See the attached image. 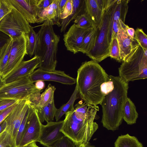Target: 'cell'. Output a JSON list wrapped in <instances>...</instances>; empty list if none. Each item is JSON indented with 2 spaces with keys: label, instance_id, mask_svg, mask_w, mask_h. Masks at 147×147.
<instances>
[{
  "label": "cell",
  "instance_id": "obj_1",
  "mask_svg": "<svg viewBox=\"0 0 147 147\" xmlns=\"http://www.w3.org/2000/svg\"><path fill=\"white\" fill-rule=\"evenodd\" d=\"M76 87L80 98L89 105L101 104L105 96L100 86L109 80V75L93 60L83 63L77 71Z\"/></svg>",
  "mask_w": 147,
  "mask_h": 147
},
{
  "label": "cell",
  "instance_id": "obj_2",
  "mask_svg": "<svg viewBox=\"0 0 147 147\" xmlns=\"http://www.w3.org/2000/svg\"><path fill=\"white\" fill-rule=\"evenodd\" d=\"M114 88L105 95L101 105L103 126L108 130L118 129L123 120V110L129 88L128 83L119 76L110 75Z\"/></svg>",
  "mask_w": 147,
  "mask_h": 147
},
{
  "label": "cell",
  "instance_id": "obj_3",
  "mask_svg": "<svg viewBox=\"0 0 147 147\" xmlns=\"http://www.w3.org/2000/svg\"><path fill=\"white\" fill-rule=\"evenodd\" d=\"M99 110L98 106L93 105L86 114L77 113L74 109L67 113L61 131L77 145L89 142L98 128L94 120Z\"/></svg>",
  "mask_w": 147,
  "mask_h": 147
},
{
  "label": "cell",
  "instance_id": "obj_4",
  "mask_svg": "<svg viewBox=\"0 0 147 147\" xmlns=\"http://www.w3.org/2000/svg\"><path fill=\"white\" fill-rule=\"evenodd\" d=\"M51 20H47L40 26L38 42L34 55L39 57L38 67L45 71L55 70L57 63V55L59 36L55 32Z\"/></svg>",
  "mask_w": 147,
  "mask_h": 147
},
{
  "label": "cell",
  "instance_id": "obj_5",
  "mask_svg": "<svg viewBox=\"0 0 147 147\" xmlns=\"http://www.w3.org/2000/svg\"><path fill=\"white\" fill-rule=\"evenodd\" d=\"M117 0H107L103 10L102 22L97 28V36L94 48L86 55L92 60L100 62L109 57L111 41L110 29L111 18Z\"/></svg>",
  "mask_w": 147,
  "mask_h": 147
},
{
  "label": "cell",
  "instance_id": "obj_6",
  "mask_svg": "<svg viewBox=\"0 0 147 147\" xmlns=\"http://www.w3.org/2000/svg\"><path fill=\"white\" fill-rule=\"evenodd\" d=\"M119 76L128 83L147 78V49L134 40L132 50L119 68Z\"/></svg>",
  "mask_w": 147,
  "mask_h": 147
},
{
  "label": "cell",
  "instance_id": "obj_7",
  "mask_svg": "<svg viewBox=\"0 0 147 147\" xmlns=\"http://www.w3.org/2000/svg\"><path fill=\"white\" fill-rule=\"evenodd\" d=\"M41 92L31 82L29 76L26 77L3 84L0 87V100H27L33 96L40 94Z\"/></svg>",
  "mask_w": 147,
  "mask_h": 147
},
{
  "label": "cell",
  "instance_id": "obj_8",
  "mask_svg": "<svg viewBox=\"0 0 147 147\" xmlns=\"http://www.w3.org/2000/svg\"><path fill=\"white\" fill-rule=\"evenodd\" d=\"M30 26L23 16L13 7L0 22V32L13 39L28 33Z\"/></svg>",
  "mask_w": 147,
  "mask_h": 147
},
{
  "label": "cell",
  "instance_id": "obj_9",
  "mask_svg": "<svg viewBox=\"0 0 147 147\" xmlns=\"http://www.w3.org/2000/svg\"><path fill=\"white\" fill-rule=\"evenodd\" d=\"M42 124L36 109L29 106L26 124L17 147H22L38 142L40 137Z\"/></svg>",
  "mask_w": 147,
  "mask_h": 147
},
{
  "label": "cell",
  "instance_id": "obj_10",
  "mask_svg": "<svg viewBox=\"0 0 147 147\" xmlns=\"http://www.w3.org/2000/svg\"><path fill=\"white\" fill-rule=\"evenodd\" d=\"M12 39V46L8 61L0 74L2 79L15 69L23 61L25 56L27 55L25 34Z\"/></svg>",
  "mask_w": 147,
  "mask_h": 147
},
{
  "label": "cell",
  "instance_id": "obj_11",
  "mask_svg": "<svg viewBox=\"0 0 147 147\" xmlns=\"http://www.w3.org/2000/svg\"><path fill=\"white\" fill-rule=\"evenodd\" d=\"M29 107L26 100H19L4 120L6 123L5 130L11 135L15 142L18 129Z\"/></svg>",
  "mask_w": 147,
  "mask_h": 147
},
{
  "label": "cell",
  "instance_id": "obj_12",
  "mask_svg": "<svg viewBox=\"0 0 147 147\" xmlns=\"http://www.w3.org/2000/svg\"><path fill=\"white\" fill-rule=\"evenodd\" d=\"M32 83L38 81L57 82L62 84L71 85L76 83V79L66 74L64 71L55 70L47 71L38 68L29 76Z\"/></svg>",
  "mask_w": 147,
  "mask_h": 147
},
{
  "label": "cell",
  "instance_id": "obj_13",
  "mask_svg": "<svg viewBox=\"0 0 147 147\" xmlns=\"http://www.w3.org/2000/svg\"><path fill=\"white\" fill-rule=\"evenodd\" d=\"M63 120L47 123L42 125L41 133L38 142L44 146L49 147L65 136L61 131Z\"/></svg>",
  "mask_w": 147,
  "mask_h": 147
},
{
  "label": "cell",
  "instance_id": "obj_14",
  "mask_svg": "<svg viewBox=\"0 0 147 147\" xmlns=\"http://www.w3.org/2000/svg\"><path fill=\"white\" fill-rule=\"evenodd\" d=\"M92 28H82L74 24L63 35V40L67 50L74 54L79 52L80 47L85 36Z\"/></svg>",
  "mask_w": 147,
  "mask_h": 147
},
{
  "label": "cell",
  "instance_id": "obj_15",
  "mask_svg": "<svg viewBox=\"0 0 147 147\" xmlns=\"http://www.w3.org/2000/svg\"><path fill=\"white\" fill-rule=\"evenodd\" d=\"M39 63V57L35 55L30 60L23 61L11 73L2 79L3 81L7 84L29 76L38 67Z\"/></svg>",
  "mask_w": 147,
  "mask_h": 147
},
{
  "label": "cell",
  "instance_id": "obj_16",
  "mask_svg": "<svg viewBox=\"0 0 147 147\" xmlns=\"http://www.w3.org/2000/svg\"><path fill=\"white\" fill-rule=\"evenodd\" d=\"M129 0H117L112 14L110 26V34H117L121 26H125V21L128 8Z\"/></svg>",
  "mask_w": 147,
  "mask_h": 147
},
{
  "label": "cell",
  "instance_id": "obj_17",
  "mask_svg": "<svg viewBox=\"0 0 147 147\" xmlns=\"http://www.w3.org/2000/svg\"><path fill=\"white\" fill-rule=\"evenodd\" d=\"M13 8L18 11L29 23H36L38 0H9Z\"/></svg>",
  "mask_w": 147,
  "mask_h": 147
},
{
  "label": "cell",
  "instance_id": "obj_18",
  "mask_svg": "<svg viewBox=\"0 0 147 147\" xmlns=\"http://www.w3.org/2000/svg\"><path fill=\"white\" fill-rule=\"evenodd\" d=\"M128 26L125 25L119 28L117 34L120 50L121 61H123L131 51L134 40L128 35L126 29Z\"/></svg>",
  "mask_w": 147,
  "mask_h": 147
},
{
  "label": "cell",
  "instance_id": "obj_19",
  "mask_svg": "<svg viewBox=\"0 0 147 147\" xmlns=\"http://www.w3.org/2000/svg\"><path fill=\"white\" fill-rule=\"evenodd\" d=\"M58 0H53L49 6L38 11L36 23H40L49 20L53 22L54 25H57L59 27L61 26L58 7Z\"/></svg>",
  "mask_w": 147,
  "mask_h": 147
},
{
  "label": "cell",
  "instance_id": "obj_20",
  "mask_svg": "<svg viewBox=\"0 0 147 147\" xmlns=\"http://www.w3.org/2000/svg\"><path fill=\"white\" fill-rule=\"evenodd\" d=\"M85 11L89 16L94 26L99 28L102 22L103 11L99 7L96 0H85Z\"/></svg>",
  "mask_w": 147,
  "mask_h": 147
},
{
  "label": "cell",
  "instance_id": "obj_21",
  "mask_svg": "<svg viewBox=\"0 0 147 147\" xmlns=\"http://www.w3.org/2000/svg\"><path fill=\"white\" fill-rule=\"evenodd\" d=\"M73 9L71 14L66 18L61 20V32H64L71 22L78 16L86 13L85 11V0H72Z\"/></svg>",
  "mask_w": 147,
  "mask_h": 147
},
{
  "label": "cell",
  "instance_id": "obj_22",
  "mask_svg": "<svg viewBox=\"0 0 147 147\" xmlns=\"http://www.w3.org/2000/svg\"><path fill=\"white\" fill-rule=\"evenodd\" d=\"M138 114L134 104L127 97L123 110V119L128 125H132L136 123Z\"/></svg>",
  "mask_w": 147,
  "mask_h": 147
},
{
  "label": "cell",
  "instance_id": "obj_23",
  "mask_svg": "<svg viewBox=\"0 0 147 147\" xmlns=\"http://www.w3.org/2000/svg\"><path fill=\"white\" fill-rule=\"evenodd\" d=\"M97 28L94 27L85 36L80 47L79 52L86 54L94 48L96 40Z\"/></svg>",
  "mask_w": 147,
  "mask_h": 147
},
{
  "label": "cell",
  "instance_id": "obj_24",
  "mask_svg": "<svg viewBox=\"0 0 147 147\" xmlns=\"http://www.w3.org/2000/svg\"><path fill=\"white\" fill-rule=\"evenodd\" d=\"M57 109L53 100L42 108L36 110L40 122L42 123L44 121L47 123L53 121Z\"/></svg>",
  "mask_w": 147,
  "mask_h": 147
},
{
  "label": "cell",
  "instance_id": "obj_25",
  "mask_svg": "<svg viewBox=\"0 0 147 147\" xmlns=\"http://www.w3.org/2000/svg\"><path fill=\"white\" fill-rule=\"evenodd\" d=\"M26 40L27 55L31 57L34 54L36 51L38 42V35L34 30L33 27L30 26V32L25 34Z\"/></svg>",
  "mask_w": 147,
  "mask_h": 147
},
{
  "label": "cell",
  "instance_id": "obj_26",
  "mask_svg": "<svg viewBox=\"0 0 147 147\" xmlns=\"http://www.w3.org/2000/svg\"><path fill=\"white\" fill-rule=\"evenodd\" d=\"M115 147H144L142 144L134 136L128 134L118 137L114 143Z\"/></svg>",
  "mask_w": 147,
  "mask_h": 147
},
{
  "label": "cell",
  "instance_id": "obj_27",
  "mask_svg": "<svg viewBox=\"0 0 147 147\" xmlns=\"http://www.w3.org/2000/svg\"><path fill=\"white\" fill-rule=\"evenodd\" d=\"M55 90V87L49 84L45 91L41 94L37 104L33 108L38 110L52 102L54 100V93Z\"/></svg>",
  "mask_w": 147,
  "mask_h": 147
},
{
  "label": "cell",
  "instance_id": "obj_28",
  "mask_svg": "<svg viewBox=\"0 0 147 147\" xmlns=\"http://www.w3.org/2000/svg\"><path fill=\"white\" fill-rule=\"evenodd\" d=\"M78 91L76 86L69 101L66 104L63 105L59 109H57L55 116L56 121H58L63 115L74 109V105L75 101L78 98Z\"/></svg>",
  "mask_w": 147,
  "mask_h": 147
},
{
  "label": "cell",
  "instance_id": "obj_29",
  "mask_svg": "<svg viewBox=\"0 0 147 147\" xmlns=\"http://www.w3.org/2000/svg\"><path fill=\"white\" fill-rule=\"evenodd\" d=\"M12 42L10 39L5 44L0 52V75L3 71L8 62Z\"/></svg>",
  "mask_w": 147,
  "mask_h": 147
},
{
  "label": "cell",
  "instance_id": "obj_30",
  "mask_svg": "<svg viewBox=\"0 0 147 147\" xmlns=\"http://www.w3.org/2000/svg\"><path fill=\"white\" fill-rule=\"evenodd\" d=\"M74 22L77 26L82 28L87 29L94 27L91 19L86 13L78 16Z\"/></svg>",
  "mask_w": 147,
  "mask_h": 147
},
{
  "label": "cell",
  "instance_id": "obj_31",
  "mask_svg": "<svg viewBox=\"0 0 147 147\" xmlns=\"http://www.w3.org/2000/svg\"><path fill=\"white\" fill-rule=\"evenodd\" d=\"M109 57L119 62H121L120 55V50L116 34L112 36Z\"/></svg>",
  "mask_w": 147,
  "mask_h": 147
},
{
  "label": "cell",
  "instance_id": "obj_32",
  "mask_svg": "<svg viewBox=\"0 0 147 147\" xmlns=\"http://www.w3.org/2000/svg\"><path fill=\"white\" fill-rule=\"evenodd\" d=\"M17 147L16 142L11 135L5 129L0 133V147Z\"/></svg>",
  "mask_w": 147,
  "mask_h": 147
},
{
  "label": "cell",
  "instance_id": "obj_33",
  "mask_svg": "<svg viewBox=\"0 0 147 147\" xmlns=\"http://www.w3.org/2000/svg\"><path fill=\"white\" fill-rule=\"evenodd\" d=\"M134 40L144 50L147 49V36L142 29L137 28L135 31Z\"/></svg>",
  "mask_w": 147,
  "mask_h": 147
},
{
  "label": "cell",
  "instance_id": "obj_34",
  "mask_svg": "<svg viewBox=\"0 0 147 147\" xmlns=\"http://www.w3.org/2000/svg\"><path fill=\"white\" fill-rule=\"evenodd\" d=\"M13 8L9 0H0V22L11 11Z\"/></svg>",
  "mask_w": 147,
  "mask_h": 147
},
{
  "label": "cell",
  "instance_id": "obj_35",
  "mask_svg": "<svg viewBox=\"0 0 147 147\" xmlns=\"http://www.w3.org/2000/svg\"><path fill=\"white\" fill-rule=\"evenodd\" d=\"M77 146L74 142L65 136L49 147H77Z\"/></svg>",
  "mask_w": 147,
  "mask_h": 147
},
{
  "label": "cell",
  "instance_id": "obj_36",
  "mask_svg": "<svg viewBox=\"0 0 147 147\" xmlns=\"http://www.w3.org/2000/svg\"><path fill=\"white\" fill-rule=\"evenodd\" d=\"M73 9L72 0H67L64 10L60 16V19H65L70 16Z\"/></svg>",
  "mask_w": 147,
  "mask_h": 147
},
{
  "label": "cell",
  "instance_id": "obj_37",
  "mask_svg": "<svg viewBox=\"0 0 147 147\" xmlns=\"http://www.w3.org/2000/svg\"><path fill=\"white\" fill-rule=\"evenodd\" d=\"M28 108L26 113L23 121L18 129L17 132L16 140L17 147L20 142L26 124L28 116Z\"/></svg>",
  "mask_w": 147,
  "mask_h": 147
},
{
  "label": "cell",
  "instance_id": "obj_38",
  "mask_svg": "<svg viewBox=\"0 0 147 147\" xmlns=\"http://www.w3.org/2000/svg\"><path fill=\"white\" fill-rule=\"evenodd\" d=\"M109 78V81L103 83L100 86L101 92L105 96L112 91L114 88L113 82Z\"/></svg>",
  "mask_w": 147,
  "mask_h": 147
},
{
  "label": "cell",
  "instance_id": "obj_39",
  "mask_svg": "<svg viewBox=\"0 0 147 147\" xmlns=\"http://www.w3.org/2000/svg\"><path fill=\"white\" fill-rule=\"evenodd\" d=\"M19 100L9 99L0 100V112L11 106Z\"/></svg>",
  "mask_w": 147,
  "mask_h": 147
},
{
  "label": "cell",
  "instance_id": "obj_40",
  "mask_svg": "<svg viewBox=\"0 0 147 147\" xmlns=\"http://www.w3.org/2000/svg\"><path fill=\"white\" fill-rule=\"evenodd\" d=\"M53 1V0H38L37 5V12L49 6L52 3Z\"/></svg>",
  "mask_w": 147,
  "mask_h": 147
},
{
  "label": "cell",
  "instance_id": "obj_41",
  "mask_svg": "<svg viewBox=\"0 0 147 147\" xmlns=\"http://www.w3.org/2000/svg\"><path fill=\"white\" fill-rule=\"evenodd\" d=\"M18 102L0 112V124L4 120L9 114L15 107Z\"/></svg>",
  "mask_w": 147,
  "mask_h": 147
},
{
  "label": "cell",
  "instance_id": "obj_42",
  "mask_svg": "<svg viewBox=\"0 0 147 147\" xmlns=\"http://www.w3.org/2000/svg\"><path fill=\"white\" fill-rule=\"evenodd\" d=\"M10 38L7 35L0 32V52L2 47Z\"/></svg>",
  "mask_w": 147,
  "mask_h": 147
},
{
  "label": "cell",
  "instance_id": "obj_43",
  "mask_svg": "<svg viewBox=\"0 0 147 147\" xmlns=\"http://www.w3.org/2000/svg\"><path fill=\"white\" fill-rule=\"evenodd\" d=\"M67 0H59L58 7L59 15L60 16L63 11Z\"/></svg>",
  "mask_w": 147,
  "mask_h": 147
},
{
  "label": "cell",
  "instance_id": "obj_44",
  "mask_svg": "<svg viewBox=\"0 0 147 147\" xmlns=\"http://www.w3.org/2000/svg\"><path fill=\"white\" fill-rule=\"evenodd\" d=\"M127 34L132 39L134 40L135 30L132 28L129 27L128 26L126 29Z\"/></svg>",
  "mask_w": 147,
  "mask_h": 147
},
{
  "label": "cell",
  "instance_id": "obj_45",
  "mask_svg": "<svg viewBox=\"0 0 147 147\" xmlns=\"http://www.w3.org/2000/svg\"><path fill=\"white\" fill-rule=\"evenodd\" d=\"M34 85L37 89L40 90L43 89L45 87V83L42 81H38L36 82Z\"/></svg>",
  "mask_w": 147,
  "mask_h": 147
},
{
  "label": "cell",
  "instance_id": "obj_46",
  "mask_svg": "<svg viewBox=\"0 0 147 147\" xmlns=\"http://www.w3.org/2000/svg\"><path fill=\"white\" fill-rule=\"evenodd\" d=\"M6 127V123L4 121L0 124V133L3 131L5 129Z\"/></svg>",
  "mask_w": 147,
  "mask_h": 147
},
{
  "label": "cell",
  "instance_id": "obj_47",
  "mask_svg": "<svg viewBox=\"0 0 147 147\" xmlns=\"http://www.w3.org/2000/svg\"><path fill=\"white\" fill-rule=\"evenodd\" d=\"M77 147H96L95 146L91 145L89 142L83 145H77Z\"/></svg>",
  "mask_w": 147,
  "mask_h": 147
},
{
  "label": "cell",
  "instance_id": "obj_48",
  "mask_svg": "<svg viewBox=\"0 0 147 147\" xmlns=\"http://www.w3.org/2000/svg\"><path fill=\"white\" fill-rule=\"evenodd\" d=\"M22 147H39L36 145V142H33L25 146Z\"/></svg>",
  "mask_w": 147,
  "mask_h": 147
},
{
  "label": "cell",
  "instance_id": "obj_49",
  "mask_svg": "<svg viewBox=\"0 0 147 147\" xmlns=\"http://www.w3.org/2000/svg\"><path fill=\"white\" fill-rule=\"evenodd\" d=\"M5 83L3 81L2 78L0 75V87H1Z\"/></svg>",
  "mask_w": 147,
  "mask_h": 147
},
{
  "label": "cell",
  "instance_id": "obj_50",
  "mask_svg": "<svg viewBox=\"0 0 147 147\" xmlns=\"http://www.w3.org/2000/svg\"><path fill=\"white\" fill-rule=\"evenodd\" d=\"M7 147H10V146H7Z\"/></svg>",
  "mask_w": 147,
  "mask_h": 147
}]
</instances>
